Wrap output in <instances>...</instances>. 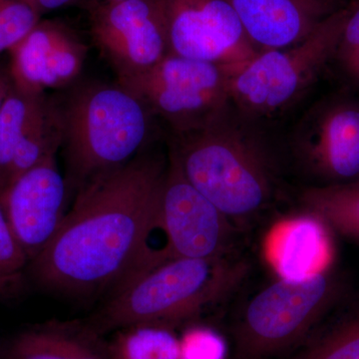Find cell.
<instances>
[{
	"label": "cell",
	"mask_w": 359,
	"mask_h": 359,
	"mask_svg": "<svg viewBox=\"0 0 359 359\" xmlns=\"http://www.w3.org/2000/svg\"><path fill=\"white\" fill-rule=\"evenodd\" d=\"M167 163L141 153L78 189L60 230L29 263L35 280L81 294L133 278L157 217Z\"/></svg>",
	"instance_id": "1"
},
{
	"label": "cell",
	"mask_w": 359,
	"mask_h": 359,
	"mask_svg": "<svg viewBox=\"0 0 359 359\" xmlns=\"http://www.w3.org/2000/svg\"><path fill=\"white\" fill-rule=\"evenodd\" d=\"M169 152L184 176L231 224L264 211L275 196V158L257 129L231 103L203 128L173 135Z\"/></svg>",
	"instance_id": "2"
},
{
	"label": "cell",
	"mask_w": 359,
	"mask_h": 359,
	"mask_svg": "<svg viewBox=\"0 0 359 359\" xmlns=\"http://www.w3.org/2000/svg\"><path fill=\"white\" fill-rule=\"evenodd\" d=\"M53 98L69 192L144 152L152 135L147 106L121 84L78 80Z\"/></svg>",
	"instance_id": "3"
},
{
	"label": "cell",
	"mask_w": 359,
	"mask_h": 359,
	"mask_svg": "<svg viewBox=\"0 0 359 359\" xmlns=\"http://www.w3.org/2000/svg\"><path fill=\"white\" fill-rule=\"evenodd\" d=\"M248 271L245 261L230 256L169 259L116 287L88 323L101 335L134 325L174 330L224 302Z\"/></svg>",
	"instance_id": "4"
},
{
	"label": "cell",
	"mask_w": 359,
	"mask_h": 359,
	"mask_svg": "<svg viewBox=\"0 0 359 359\" xmlns=\"http://www.w3.org/2000/svg\"><path fill=\"white\" fill-rule=\"evenodd\" d=\"M348 13L337 9L299 43L257 52L231 77V105L255 123L292 107L334 61Z\"/></svg>",
	"instance_id": "5"
},
{
	"label": "cell",
	"mask_w": 359,
	"mask_h": 359,
	"mask_svg": "<svg viewBox=\"0 0 359 359\" xmlns=\"http://www.w3.org/2000/svg\"><path fill=\"white\" fill-rule=\"evenodd\" d=\"M332 269L302 280L278 278L250 299L236 327L238 359H268L299 344L339 299Z\"/></svg>",
	"instance_id": "6"
},
{
	"label": "cell",
	"mask_w": 359,
	"mask_h": 359,
	"mask_svg": "<svg viewBox=\"0 0 359 359\" xmlns=\"http://www.w3.org/2000/svg\"><path fill=\"white\" fill-rule=\"evenodd\" d=\"M237 69L169 53L146 72L117 82L181 135L203 128L231 103Z\"/></svg>",
	"instance_id": "7"
},
{
	"label": "cell",
	"mask_w": 359,
	"mask_h": 359,
	"mask_svg": "<svg viewBox=\"0 0 359 359\" xmlns=\"http://www.w3.org/2000/svg\"><path fill=\"white\" fill-rule=\"evenodd\" d=\"M169 53L238 68L259 52L228 0H155Z\"/></svg>",
	"instance_id": "8"
},
{
	"label": "cell",
	"mask_w": 359,
	"mask_h": 359,
	"mask_svg": "<svg viewBox=\"0 0 359 359\" xmlns=\"http://www.w3.org/2000/svg\"><path fill=\"white\" fill-rule=\"evenodd\" d=\"M157 226L166 241L167 261L221 257L230 249L231 222L187 180L170 152Z\"/></svg>",
	"instance_id": "9"
},
{
	"label": "cell",
	"mask_w": 359,
	"mask_h": 359,
	"mask_svg": "<svg viewBox=\"0 0 359 359\" xmlns=\"http://www.w3.org/2000/svg\"><path fill=\"white\" fill-rule=\"evenodd\" d=\"M90 33L118 80L146 72L169 54L155 0L97 2L90 11Z\"/></svg>",
	"instance_id": "10"
},
{
	"label": "cell",
	"mask_w": 359,
	"mask_h": 359,
	"mask_svg": "<svg viewBox=\"0 0 359 359\" xmlns=\"http://www.w3.org/2000/svg\"><path fill=\"white\" fill-rule=\"evenodd\" d=\"M292 146L318 185L359 181V99L337 95L316 103L297 125Z\"/></svg>",
	"instance_id": "11"
},
{
	"label": "cell",
	"mask_w": 359,
	"mask_h": 359,
	"mask_svg": "<svg viewBox=\"0 0 359 359\" xmlns=\"http://www.w3.org/2000/svg\"><path fill=\"white\" fill-rule=\"evenodd\" d=\"M68 193L57 154L45 158L0 192V204L29 263L60 230L67 214Z\"/></svg>",
	"instance_id": "12"
},
{
	"label": "cell",
	"mask_w": 359,
	"mask_h": 359,
	"mask_svg": "<svg viewBox=\"0 0 359 359\" xmlns=\"http://www.w3.org/2000/svg\"><path fill=\"white\" fill-rule=\"evenodd\" d=\"M8 52L14 86L29 93L48 94L80 79L88 47L65 23L41 20Z\"/></svg>",
	"instance_id": "13"
},
{
	"label": "cell",
	"mask_w": 359,
	"mask_h": 359,
	"mask_svg": "<svg viewBox=\"0 0 359 359\" xmlns=\"http://www.w3.org/2000/svg\"><path fill=\"white\" fill-rule=\"evenodd\" d=\"M259 51L292 46L337 11L335 0H228Z\"/></svg>",
	"instance_id": "14"
},
{
	"label": "cell",
	"mask_w": 359,
	"mask_h": 359,
	"mask_svg": "<svg viewBox=\"0 0 359 359\" xmlns=\"http://www.w3.org/2000/svg\"><path fill=\"white\" fill-rule=\"evenodd\" d=\"M334 235L311 212L283 219L271 231L268 256L278 278L302 280L332 269Z\"/></svg>",
	"instance_id": "15"
},
{
	"label": "cell",
	"mask_w": 359,
	"mask_h": 359,
	"mask_svg": "<svg viewBox=\"0 0 359 359\" xmlns=\"http://www.w3.org/2000/svg\"><path fill=\"white\" fill-rule=\"evenodd\" d=\"M0 348L1 359H112L103 335L78 321L35 325Z\"/></svg>",
	"instance_id": "16"
},
{
	"label": "cell",
	"mask_w": 359,
	"mask_h": 359,
	"mask_svg": "<svg viewBox=\"0 0 359 359\" xmlns=\"http://www.w3.org/2000/svg\"><path fill=\"white\" fill-rule=\"evenodd\" d=\"M299 201L304 211L320 218L334 235L359 244V181L308 187Z\"/></svg>",
	"instance_id": "17"
},
{
	"label": "cell",
	"mask_w": 359,
	"mask_h": 359,
	"mask_svg": "<svg viewBox=\"0 0 359 359\" xmlns=\"http://www.w3.org/2000/svg\"><path fill=\"white\" fill-rule=\"evenodd\" d=\"M49 103V94L29 93L11 82L0 109V192L6 186L16 148Z\"/></svg>",
	"instance_id": "18"
},
{
	"label": "cell",
	"mask_w": 359,
	"mask_h": 359,
	"mask_svg": "<svg viewBox=\"0 0 359 359\" xmlns=\"http://www.w3.org/2000/svg\"><path fill=\"white\" fill-rule=\"evenodd\" d=\"M112 359H179L180 340L173 328L134 325L117 330L108 342Z\"/></svg>",
	"instance_id": "19"
},
{
	"label": "cell",
	"mask_w": 359,
	"mask_h": 359,
	"mask_svg": "<svg viewBox=\"0 0 359 359\" xmlns=\"http://www.w3.org/2000/svg\"><path fill=\"white\" fill-rule=\"evenodd\" d=\"M294 359H359V306L309 340Z\"/></svg>",
	"instance_id": "20"
},
{
	"label": "cell",
	"mask_w": 359,
	"mask_h": 359,
	"mask_svg": "<svg viewBox=\"0 0 359 359\" xmlns=\"http://www.w3.org/2000/svg\"><path fill=\"white\" fill-rule=\"evenodd\" d=\"M29 264L0 204V297H13Z\"/></svg>",
	"instance_id": "21"
},
{
	"label": "cell",
	"mask_w": 359,
	"mask_h": 359,
	"mask_svg": "<svg viewBox=\"0 0 359 359\" xmlns=\"http://www.w3.org/2000/svg\"><path fill=\"white\" fill-rule=\"evenodd\" d=\"M41 16L25 0H0V53L11 50Z\"/></svg>",
	"instance_id": "22"
},
{
	"label": "cell",
	"mask_w": 359,
	"mask_h": 359,
	"mask_svg": "<svg viewBox=\"0 0 359 359\" xmlns=\"http://www.w3.org/2000/svg\"><path fill=\"white\" fill-rule=\"evenodd\" d=\"M179 340V359H226L228 356L226 340L212 327L191 325Z\"/></svg>",
	"instance_id": "23"
},
{
	"label": "cell",
	"mask_w": 359,
	"mask_h": 359,
	"mask_svg": "<svg viewBox=\"0 0 359 359\" xmlns=\"http://www.w3.org/2000/svg\"><path fill=\"white\" fill-rule=\"evenodd\" d=\"M348 8V16L334 60L339 63L340 70L351 81L359 65V0Z\"/></svg>",
	"instance_id": "24"
},
{
	"label": "cell",
	"mask_w": 359,
	"mask_h": 359,
	"mask_svg": "<svg viewBox=\"0 0 359 359\" xmlns=\"http://www.w3.org/2000/svg\"><path fill=\"white\" fill-rule=\"evenodd\" d=\"M25 1L32 6L37 13L43 15L44 13L72 6L79 0H25Z\"/></svg>",
	"instance_id": "25"
},
{
	"label": "cell",
	"mask_w": 359,
	"mask_h": 359,
	"mask_svg": "<svg viewBox=\"0 0 359 359\" xmlns=\"http://www.w3.org/2000/svg\"><path fill=\"white\" fill-rule=\"evenodd\" d=\"M11 86V75L8 72V66L0 65V99L6 97L7 92Z\"/></svg>",
	"instance_id": "26"
},
{
	"label": "cell",
	"mask_w": 359,
	"mask_h": 359,
	"mask_svg": "<svg viewBox=\"0 0 359 359\" xmlns=\"http://www.w3.org/2000/svg\"><path fill=\"white\" fill-rule=\"evenodd\" d=\"M351 82H353V84H355L359 88V65L358 70H356L355 74H354V77L353 78V80H351Z\"/></svg>",
	"instance_id": "27"
},
{
	"label": "cell",
	"mask_w": 359,
	"mask_h": 359,
	"mask_svg": "<svg viewBox=\"0 0 359 359\" xmlns=\"http://www.w3.org/2000/svg\"><path fill=\"white\" fill-rule=\"evenodd\" d=\"M100 1H119V0H100Z\"/></svg>",
	"instance_id": "28"
},
{
	"label": "cell",
	"mask_w": 359,
	"mask_h": 359,
	"mask_svg": "<svg viewBox=\"0 0 359 359\" xmlns=\"http://www.w3.org/2000/svg\"><path fill=\"white\" fill-rule=\"evenodd\" d=\"M0 359H1V348H0Z\"/></svg>",
	"instance_id": "29"
}]
</instances>
